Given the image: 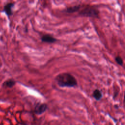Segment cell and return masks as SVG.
I'll list each match as a JSON object with an SVG mask.
<instances>
[{"mask_svg":"<svg viewBox=\"0 0 125 125\" xmlns=\"http://www.w3.org/2000/svg\"><path fill=\"white\" fill-rule=\"evenodd\" d=\"M41 40L42 42L52 43L58 41V40L49 34H45L41 37Z\"/></svg>","mask_w":125,"mask_h":125,"instance_id":"obj_4","label":"cell"},{"mask_svg":"<svg viewBox=\"0 0 125 125\" xmlns=\"http://www.w3.org/2000/svg\"><path fill=\"white\" fill-rule=\"evenodd\" d=\"M48 108V105L45 103H38L34 107V112L38 115H41L44 113Z\"/></svg>","mask_w":125,"mask_h":125,"instance_id":"obj_3","label":"cell"},{"mask_svg":"<svg viewBox=\"0 0 125 125\" xmlns=\"http://www.w3.org/2000/svg\"><path fill=\"white\" fill-rule=\"evenodd\" d=\"M81 8V5H76L72 6L70 7H67L66 8L64 9L63 10H62V12L66 13H73L76 12H78V11L80 10Z\"/></svg>","mask_w":125,"mask_h":125,"instance_id":"obj_5","label":"cell"},{"mask_svg":"<svg viewBox=\"0 0 125 125\" xmlns=\"http://www.w3.org/2000/svg\"><path fill=\"white\" fill-rule=\"evenodd\" d=\"M99 14V10L97 8L93 6H88L81 10L78 13V15L82 17L98 18Z\"/></svg>","mask_w":125,"mask_h":125,"instance_id":"obj_2","label":"cell"},{"mask_svg":"<svg viewBox=\"0 0 125 125\" xmlns=\"http://www.w3.org/2000/svg\"><path fill=\"white\" fill-rule=\"evenodd\" d=\"M14 4L12 3H9L7 4L4 7V11L6 13V14L8 16H10L12 15V8L14 6Z\"/></svg>","mask_w":125,"mask_h":125,"instance_id":"obj_6","label":"cell"},{"mask_svg":"<svg viewBox=\"0 0 125 125\" xmlns=\"http://www.w3.org/2000/svg\"><path fill=\"white\" fill-rule=\"evenodd\" d=\"M55 80L61 87H75L78 86L77 81L71 74L67 72L62 73L57 75Z\"/></svg>","mask_w":125,"mask_h":125,"instance_id":"obj_1","label":"cell"},{"mask_svg":"<svg viewBox=\"0 0 125 125\" xmlns=\"http://www.w3.org/2000/svg\"><path fill=\"white\" fill-rule=\"evenodd\" d=\"M93 97L97 101L101 100L103 97V94L100 90L99 89H95L92 93Z\"/></svg>","mask_w":125,"mask_h":125,"instance_id":"obj_7","label":"cell"},{"mask_svg":"<svg viewBox=\"0 0 125 125\" xmlns=\"http://www.w3.org/2000/svg\"><path fill=\"white\" fill-rule=\"evenodd\" d=\"M16 82L15 81H14L13 80H9L6 82H5V84L6 85V86H7V87H13L15 84Z\"/></svg>","mask_w":125,"mask_h":125,"instance_id":"obj_9","label":"cell"},{"mask_svg":"<svg viewBox=\"0 0 125 125\" xmlns=\"http://www.w3.org/2000/svg\"><path fill=\"white\" fill-rule=\"evenodd\" d=\"M115 62H116V63L117 64H118L119 65H121V66L123 65L124 61H123V60L122 59V58L120 56H116L115 58Z\"/></svg>","mask_w":125,"mask_h":125,"instance_id":"obj_8","label":"cell"}]
</instances>
